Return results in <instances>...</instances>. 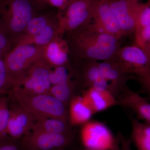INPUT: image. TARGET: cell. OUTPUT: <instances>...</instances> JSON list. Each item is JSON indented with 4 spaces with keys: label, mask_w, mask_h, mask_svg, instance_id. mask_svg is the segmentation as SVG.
Returning <instances> with one entry per match:
<instances>
[{
    "label": "cell",
    "mask_w": 150,
    "mask_h": 150,
    "mask_svg": "<svg viewBox=\"0 0 150 150\" xmlns=\"http://www.w3.org/2000/svg\"><path fill=\"white\" fill-rule=\"evenodd\" d=\"M73 47L81 57L91 61H113L120 48L117 38L93 23H87L72 31Z\"/></svg>",
    "instance_id": "6da1fadb"
},
{
    "label": "cell",
    "mask_w": 150,
    "mask_h": 150,
    "mask_svg": "<svg viewBox=\"0 0 150 150\" xmlns=\"http://www.w3.org/2000/svg\"><path fill=\"white\" fill-rule=\"evenodd\" d=\"M8 97L33 115L63 119L69 121L68 106L50 93L30 96L12 87Z\"/></svg>",
    "instance_id": "7a4b0ae2"
},
{
    "label": "cell",
    "mask_w": 150,
    "mask_h": 150,
    "mask_svg": "<svg viewBox=\"0 0 150 150\" xmlns=\"http://www.w3.org/2000/svg\"><path fill=\"white\" fill-rule=\"evenodd\" d=\"M31 0H0V28L14 42L34 17Z\"/></svg>",
    "instance_id": "3957f363"
},
{
    "label": "cell",
    "mask_w": 150,
    "mask_h": 150,
    "mask_svg": "<svg viewBox=\"0 0 150 150\" xmlns=\"http://www.w3.org/2000/svg\"><path fill=\"white\" fill-rule=\"evenodd\" d=\"M50 65L42 59L35 62L16 80L12 87L23 93L34 96L49 93L52 85Z\"/></svg>",
    "instance_id": "277c9868"
},
{
    "label": "cell",
    "mask_w": 150,
    "mask_h": 150,
    "mask_svg": "<svg viewBox=\"0 0 150 150\" xmlns=\"http://www.w3.org/2000/svg\"><path fill=\"white\" fill-rule=\"evenodd\" d=\"M43 47L29 44L15 45L4 58L11 88L33 64L43 58Z\"/></svg>",
    "instance_id": "5b68a950"
},
{
    "label": "cell",
    "mask_w": 150,
    "mask_h": 150,
    "mask_svg": "<svg viewBox=\"0 0 150 150\" xmlns=\"http://www.w3.org/2000/svg\"><path fill=\"white\" fill-rule=\"evenodd\" d=\"M81 139L85 149L88 150H111L118 141L108 127L98 121H88L83 124Z\"/></svg>",
    "instance_id": "8992f818"
},
{
    "label": "cell",
    "mask_w": 150,
    "mask_h": 150,
    "mask_svg": "<svg viewBox=\"0 0 150 150\" xmlns=\"http://www.w3.org/2000/svg\"><path fill=\"white\" fill-rule=\"evenodd\" d=\"M74 135L52 134L33 129L25 135L20 142L23 150H54L70 144Z\"/></svg>",
    "instance_id": "52a82bcc"
},
{
    "label": "cell",
    "mask_w": 150,
    "mask_h": 150,
    "mask_svg": "<svg viewBox=\"0 0 150 150\" xmlns=\"http://www.w3.org/2000/svg\"><path fill=\"white\" fill-rule=\"evenodd\" d=\"M126 74L145 77L150 74V68L146 54L139 46H128L118 50L113 61Z\"/></svg>",
    "instance_id": "ba28073f"
},
{
    "label": "cell",
    "mask_w": 150,
    "mask_h": 150,
    "mask_svg": "<svg viewBox=\"0 0 150 150\" xmlns=\"http://www.w3.org/2000/svg\"><path fill=\"white\" fill-rule=\"evenodd\" d=\"M7 98L10 110L7 134L14 139H21L34 128V116L13 100Z\"/></svg>",
    "instance_id": "9c48e42d"
},
{
    "label": "cell",
    "mask_w": 150,
    "mask_h": 150,
    "mask_svg": "<svg viewBox=\"0 0 150 150\" xmlns=\"http://www.w3.org/2000/svg\"><path fill=\"white\" fill-rule=\"evenodd\" d=\"M109 4L123 35L135 32L141 4L137 0H112Z\"/></svg>",
    "instance_id": "30bf717a"
},
{
    "label": "cell",
    "mask_w": 150,
    "mask_h": 150,
    "mask_svg": "<svg viewBox=\"0 0 150 150\" xmlns=\"http://www.w3.org/2000/svg\"><path fill=\"white\" fill-rule=\"evenodd\" d=\"M92 18L94 21V23L106 33L118 39L123 35L109 1H100L95 4Z\"/></svg>",
    "instance_id": "8fae6325"
},
{
    "label": "cell",
    "mask_w": 150,
    "mask_h": 150,
    "mask_svg": "<svg viewBox=\"0 0 150 150\" xmlns=\"http://www.w3.org/2000/svg\"><path fill=\"white\" fill-rule=\"evenodd\" d=\"M119 96L117 99L119 105L133 110L139 118L150 124V103L126 87Z\"/></svg>",
    "instance_id": "7c38bea8"
},
{
    "label": "cell",
    "mask_w": 150,
    "mask_h": 150,
    "mask_svg": "<svg viewBox=\"0 0 150 150\" xmlns=\"http://www.w3.org/2000/svg\"><path fill=\"white\" fill-rule=\"evenodd\" d=\"M98 64L103 75L110 84L112 94L117 97L126 87L128 74L114 61H103Z\"/></svg>",
    "instance_id": "4fadbf2b"
},
{
    "label": "cell",
    "mask_w": 150,
    "mask_h": 150,
    "mask_svg": "<svg viewBox=\"0 0 150 150\" xmlns=\"http://www.w3.org/2000/svg\"><path fill=\"white\" fill-rule=\"evenodd\" d=\"M82 96L94 114L119 105L116 97L110 91L97 90L90 88L83 92Z\"/></svg>",
    "instance_id": "5bb4252c"
},
{
    "label": "cell",
    "mask_w": 150,
    "mask_h": 150,
    "mask_svg": "<svg viewBox=\"0 0 150 150\" xmlns=\"http://www.w3.org/2000/svg\"><path fill=\"white\" fill-rule=\"evenodd\" d=\"M69 106V122L71 126L83 125L94 114L82 96H74Z\"/></svg>",
    "instance_id": "9a60e30c"
},
{
    "label": "cell",
    "mask_w": 150,
    "mask_h": 150,
    "mask_svg": "<svg viewBox=\"0 0 150 150\" xmlns=\"http://www.w3.org/2000/svg\"><path fill=\"white\" fill-rule=\"evenodd\" d=\"M43 59L49 65L64 66L68 61V54L63 41L54 38L43 47Z\"/></svg>",
    "instance_id": "2e32d148"
},
{
    "label": "cell",
    "mask_w": 150,
    "mask_h": 150,
    "mask_svg": "<svg viewBox=\"0 0 150 150\" xmlns=\"http://www.w3.org/2000/svg\"><path fill=\"white\" fill-rule=\"evenodd\" d=\"M34 116L35 121L33 129H38L52 134L74 135L69 121L58 118Z\"/></svg>",
    "instance_id": "e0dca14e"
},
{
    "label": "cell",
    "mask_w": 150,
    "mask_h": 150,
    "mask_svg": "<svg viewBox=\"0 0 150 150\" xmlns=\"http://www.w3.org/2000/svg\"><path fill=\"white\" fill-rule=\"evenodd\" d=\"M131 141L137 150H150V124L131 119Z\"/></svg>",
    "instance_id": "ac0fdd59"
},
{
    "label": "cell",
    "mask_w": 150,
    "mask_h": 150,
    "mask_svg": "<svg viewBox=\"0 0 150 150\" xmlns=\"http://www.w3.org/2000/svg\"><path fill=\"white\" fill-rule=\"evenodd\" d=\"M57 32V30L49 24L41 32L35 35H21L14 41L13 44H29L44 47L56 37Z\"/></svg>",
    "instance_id": "d6986e66"
},
{
    "label": "cell",
    "mask_w": 150,
    "mask_h": 150,
    "mask_svg": "<svg viewBox=\"0 0 150 150\" xmlns=\"http://www.w3.org/2000/svg\"><path fill=\"white\" fill-rule=\"evenodd\" d=\"M74 92V86L70 81L52 86L49 93L68 107L71 99L75 96Z\"/></svg>",
    "instance_id": "ffe728a7"
},
{
    "label": "cell",
    "mask_w": 150,
    "mask_h": 150,
    "mask_svg": "<svg viewBox=\"0 0 150 150\" xmlns=\"http://www.w3.org/2000/svg\"><path fill=\"white\" fill-rule=\"evenodd\" d=\"M83 78L85 83L89 88L94 83L104 78L100 71L98 63L92 61L86 66L83 73Z\"/></svg>",
    "instance_id": "44dd1931"
},
{
    "label": "cell",
    "mask_w": 150,
    "mask_h": 150,
    "mask_svg": "<svg viewBox=\"0 0 150 150\" xmlns=\"http://www.w3.org/2000/svg\"><path fill=\"white\" fill-rule=\"evenodd\" d=\"M10 118L8 99L5 95L0 96V137L8 136V125Z\"/></svg>",
    "instance_id": "7402d4cb"
},
{
    "label": "cell",
    "mask_w": 150,
    "mask_h": 150,
    "mask_svg": "<svg viewBox=\"0 0 150 150\" xmlns=\"http://www.w3.org/2000/svg\"><path fill=\"white\" fill-rule=\"evenodd\" d=\"M150 26V4H141L136 23V36L143 29Z\"/></svg>",
    "instance_id": "603a6c76"
},
{
    "label": "cell",
    "mask_w": 150,
    "mask_h": 150,
    "mask_svg": "<svg viewBox=\"0 0 150 150\" xmlns=\"http://www.w3.org/2000/svg\"><path fill=\"white\" fill-rule=\"evenodd\" d=\"M46 16L35 17L28 23L24 30V35H33L39 33L50 24Z\"/></svg>",
    "instance_id": "cb8c5ba5"
},
{
    "label": "cell",
    "mask_w": 150,
    "mask_h": 150,
    "mask_svg": "<svg viewBox=\"0 0 150 150\" xmlns=\"http://www.w3.org/2000/svg\"><path fill=\"white\" fill-rule=\"evenodd\" d=\"M90 0H74L70 4L66 11L64 16L62 18H67L74 16L91 8V6Z\"/></svg>",
    "instance_id": "d4e9b609"
},
{
    "label": "cell",
    "mask_w": 150,
    "mask_h": 150,
    "mask_svg": "<svg viewBox=\"0 0 150 150\" xmlns=\"http://www.w3.org/2000/svg\"><path fill=\"white\" fill-rule=\"evenodd\" d=\"M50 81L52 86L70 81V75L64 66L56 67L50 74Z\"/></svg>",
    "instance_id": "484cf974"
},
{
    "label": "cell",
    "mask_w": 150,
    "mask_h": 150,
    "mask_svg": "<svg viewBox=\"0 0 150 150\" xmlns=\"http://www.w3.org/2000/svg\"><path fill=\"white\" fill-rule=\"evenodd\" d=\"M11 88L4 59H0V96L7 94Z\"/></svg>",
    "instance_id": "4316f807"
},
{
    "label": "cell",
    "mask_w": 150,
    "mask_h": 150,
    "mask_svg": "<svg viewBox=\"0 0 150 150\" xmlns=\"http://www.w3.org/2000/svg\"><path fill=\"white\" fill-rule=\"evenodd\" d=\"M13 45L11 39L0 28V59H4Z\"/></svg>",
    "instance_id": "83f0119b"
},
{
    "label": "cell",
    "mask_w": 150,
    "mask_h": 150,
    "mask_svg": "<svg viewBox=\"0 0 150 150\" xmlns=\"http://www.w3.org/2000/svg\"><path fill=\"white\" fill-rule=\"evenodd\" d=\"M18 141L9 136L0 137V150H19L21 147Z\"/></svg>",
    "instance_id": "f1b7e54d"
},
{
    "label": "cell",
    "mask_w": 150,
    "mask_h": 150,
    "mask_svg": "<svg viewBox=\"0 0 150 150\" xmlns=\"http://www.w3.org/2000/svg\"><path fill=\"white\" fill-rule=\"evenodd\" d=\"M137 46L142 47L145 43L150 42V26L146 28L136 36Z\"/></svg>",
    "instance_id": "f546056e"
},
{
    "label": "cell",
    "mask_w": 150,
    "mask_h": 150,
    "mask_svg": "<svg viewBox=\"0 0 150 150\" xmlns=\"http://www.w3.org/2000/svg\"><path fill=\"white\" fill-rule=\"evenodd\" d=\"M120 143V150H132L131 139H127L121 133L118 134V137Z\"/></svg>",
    "instance_id": "4dcf8cb0"
},
{
    "label": "cell",
    "mask_w": 150,
    "mask_h": 150,
    "mask_svg": "<svg viewBox=\"0 0 150 150\" xmlns=\"http://www.w3.org/2000/svg\"><path fill=\"white\" fill-rule=\"evenodd\" d=\"M138 80L150 96V74L145 77H138Z\"/></svg>",
    "instance_id": "1f68e13d"
},
{
    "label": "cell",
    "mask_w": 150,
    "mask_h": 150,
    "mask_svg": "<svg viewBox=\"0 0 150 150\" xmlns=\"http://www.w3.org/2000/svg\"><path fill=\"white\" fill-rule=\"evenodd\" d=\"M141 48L143 49L146 56L150 68V42L145 43Z\"/></svg>",
    "instance_id": "d6a6232c"
},
{
    "label": "cell",
    "mask_w": 150,
    "mask_h": 150,
    "mask_svg": "<svg viewBox=\"0 0 150 150\" xmlns=\"http://www.w3.org/2000/svg\"><path fill=\"white\" fill-rule=\"evenodd\" d=\"M51 5L58 8H62L64 6L67 0H48Z\"/></svg>",
    "instance_id": "836d02e7"
},
{
    "label": "cell",
    "mask_w": 150,
    "mask_h": 150,
    "mask_svg": "<svg viewBox=\"0 0 150 150\" xmlns=\"http://www.w3.org/2000/svg\"><path fill=\"white\" fill-rule=\"evenodd\" d=\"M117 139H118V141H117L116 144H115V146L113 147V149L111 150H120V143H119V141L118 138H117Z\"/></svg>",
    "instance_id": "e575fe53"
},
{
    "label": "cell",
    "mask_w": 150,
    "mask_h": 150,
    "mask_svg": "<svg viewBox=\"0 0 150 150\" xmlns=\"http://www.w3.org/2000/svg\"><path fill=\"white\" fill-rule=\"evenodd\" d=\"M54 150H64V148H61V149H55Z\"/></svg>",
    "instance_id": "d590c367"
},
{
    "label": "cell",
    "mask_w": 150,
    "mask_h": 150,
    "mask_svg": "<svg viewBox=\"0 0 150 150\" xmlns=\"http://www.w3.org/2000/svg\"><path fill=\"white\" fill-rule=\"evenodd\" d=\"M35 1H44V0H34Z\"/></svg>",
    "instance_id": "8d00e7d4"
},
{
    "label": "cell",
    "mask_w": 150,
    "mask_h": 150,
    "mask_svg": "<svg viewBox=\"0 0 150 150\" xmlns=\"http://www.w3.org/2000/svg\"><path fill=\"white\" fill-rule=\"evenodd\" d=\"M83 150H87V149H85Z\"/></svg>",
    "instance_id": "74e56055"
},
{
    "label": "cell",
    "mask_w": 150,
    "mask_h": 150,
    "mask_svg": "<svg viewBox=\"0 0 150 150\" xmlns=\"http://www.w3.org/2000/svg\"><path fill=\"white\" fill-rule=\"evenodd\" d=\"M137 1H138V0H137Z\"/></svg>",
    "instance_id": "f35d334b"
}]
</instances>
